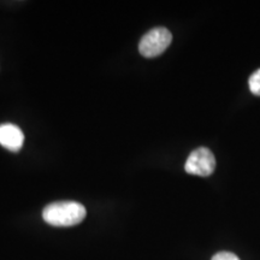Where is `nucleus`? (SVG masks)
Masks as SVG:
<instances>
[{
  "label": "nucleus",
  "mask_w": 260,
  "mask_h": 260,
  "mask_svg": "<svg viewBox=\"0 0 260 260\" xmlns=\"http://www.w3.org/2000/svg\"><path fill=\"white\" fill-rule=\"evenodd\" d=\"M86 207L76 201H58L47 205L42 211V218L53 226H74L86 218Z\"/></svg>",
  "instance_id": "f257e3e1"
},
{
  "label": "nucleus",
  "mask_w": 260,
  "mask_h": 260,
  "mask_svg": "<svg viewBox=\"0 0 260 260\" xmlns=\"http://www.w3.org/2000/svg\"><path fill=\"white\" fill-rule=\"evenodd\" d=\"M172 34L164 27L152 29L142 37L139 44V51L146 58L158 57L170 46Z\"/></svg>",
  "instance_id": "f03ea898"
},
{
  "label": "nucleus",
  "mask_w": 260,
  "mask_h": 260,
  "mask_svg": "<svg viewBox=\"0 0 260 260\" xmlns=\"http://www.w3.org/2000/svg\"><path fill=\"white\" fill-rule=\"evenodd\" d=\"M184 169L188 174L195 176L207 177L216 169V159L212 152L206 147L194 149L188 157Z\"/></svg>",
  "instance_id": "7ed1b4c3"
},
{
  "label": "nucleus",
  "mask_w": 260,
  "mask_h": 260,
  "mask_svg": "<svg viewBox=\"0 0 260 260\" xmlns=\"http://www.w3.org/2000/svg\"><path fill=\"white\" fill-rule=\"evenodd\" d=\"M24 135L17 125L5 123L0 125V145L9 151L17 152L22 148Z\"/></svg>",
  "instance_id": "20e7f679"
},
{
  "label": "nucleus",
  "mask_w": 260,
  "mask_h": 260,
  "mask_svg": "<svg viewBox=\"0 0 260 260\" xmlns=\"http://www.w3.org/2000/svg\"><path fill=\"white\" fill-rule=\"evenodd\" d=\"M249 89L255 95H260V69L254 71L248 80Z\"/></svg>",
  "instance_id": "39448f33"
},
{
  "label": "nucleus",
  "mask_w": 260,
  "mask_h": 260,
  "mask_svg": "<svg viewBox=\"0 0 260 260\" xmlns=\"http://www.w3.org/2000/svg\"><path fill=\"white\" fill-rule=\"evenodd\" d=\"M212 260H240L234 253L230 252H219L213 255Z\"/></svg>",
  "instance_id": "423d86ee"
}]
</instances>
